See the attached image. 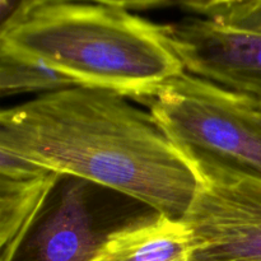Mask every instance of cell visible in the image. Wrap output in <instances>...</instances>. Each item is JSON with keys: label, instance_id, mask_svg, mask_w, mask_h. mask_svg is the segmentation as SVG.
I'll return each mask as SVG.
<instances>
[{"label": "cell", "instance_id": "6da1fadb", "mask_svg": "<svg viewBox=\"0 0 261 261\" xmlns=\"http://www.w3.org/2000/svg\"><path fill=\"white\" fill-rule=\"evenodd\" d=\"M0 149L175 219L199 186L194 161L152 115L106 89L75 86L3 110Z\"/></svg>", "mask_w": 261, "mask_h": 261}, {"label": "cell", "instance_id": "7a4b0ae2", "mask_svg": "<svg viewBox=\"0 0 261 261\" xmlns=\"http://www.w3.org/2000/svg\"><path fill=\"white\" fill-rule=\"evenodd\" d=\"M0 47L37 59L78 86L140 99L185 71L163 25L119 2H20L2 22Z\"/></svg>", "mask_w": 261, "mask_h": 261}, {"label": "cell", "instance_id": "3957f363", "mask_svg": "<svg viewBox=\"0 0 261 261\" xmlns=\"http://www.w3.org/2000/svg\"><path fill=\"white\" fill-rule=\"evenodd\" d=\"M142 99L185 153L261 177V116L247 96L184 71Z\"/></svg>", "mask_w": 261, "mask_h": 261}, {"label": "cell", "instance_id": "277c9868", "mask_svg": "<svg viewBox=\"0 0 261 261\" xmlns=\"http://www.w3.org/2000/svg\"><path fill=\"white\" fill-rule=\"evenodd\" d=\"M188 155L199 173L198 190L182 218L191 261H261V177Z\"/></svg>", "mask_w": 261, "mask_h": 261}, {"label": "cell", "instance_id": "5b68a950", "mask_svg": "<svg viewBox=\"0 0 261 261\" xmlns=\"http://www.w3.org/2000/svg\"><path fill=\"white\" fill-rule=\"evenodd\" d=\"M185 71L228 91L261 98V33L205 18L163 25Z\"/></svg>", "mask_w": 261, "mask_h": 261}, {"label": "cell", "instance_id": "8992f818", "mask_svg": "<svg viewBox=\"0 0 261 261\" xmlns=\"http://www.w3.org/2000/svg\"><path fill=\"white\" fill-rule=\"evenodd\" d=\"M96 185L61 176L14 254L7 261H91L115 229L102 227Z\"/></svg>", "mask_w": 261, "mask_h": 261}, {"label": "cell", "instance_id": "52a82bcc", "mask_svg": "<svg viewBox=\"0 0 261 261\" xmlns=\"http://www.w3.org/2000/svg\"><path fill=\"white\" fill-rule=\"evenodd\" d=\"M60 178L0 149V261L14 254Z\"/></svg>", "mask_w": 261, "mask_h": 261}, {"label": "cell", "instance_id": "ba28073f", "mask_svg": "<svg viewBox=\"0 0 261 261\" xmlns=\"http://www.w3.org/2000/svg\"><path fill=\"white\" fill-rule=\"evenodd\" d=\"M91 261H191L190 234L182 219L139 217L111 232Z\"/></svg>", "mask_w": 261, "mask_h": 261}, {"label": "cell", "instance_id": "9c48e42d", "mask_svg": "<svg viewBox=\"0 0 261 261\" xmlns=\"http://www.w3.org/2000/svg\"><path fill=\"white\" fill-rule=\"evenodd\" d=\"M78 84L37 59L0 47V92L3 96L17 93L41 94L70 88Z\"/></svg>", "mask_w": 261, "mask_h": 261}, {"label": "cell", "instance_id": "30bf717a", "mask_svg": "<svg viewBox=\"0 0 261 261\" xmlns=\"http://www.w3.org/2000/svg\"><path fill=\"white\" fill-rule=\"evenodd\" d=\"M188 12L234 30L261 33V0L182 3Z\"/></svg>", "mask_w": 261, "mask_h": 261}, {"label": "cell", "instance_id": "8fae6325", "mask_svg": "<svg viewBox=\"0 0 261 261\" xmlns=\"http://www.w3.org/2000/svg\"><path fill=\"white\" fill-rule=\"evenodd\" d=\"M249 98H250V101H251V103L254 105L255 109L259 110V111L261 112V98H251V97H249Z\"/></svg>", "mask_w": 261, "mask_h": 261}, {"label": "cell", "instance_id": "7c38bea8", "mask_svg": "<svg viewBox=\"0 0 261 261\" xmlns=\"http://www.w3.org/2000/svg\"><path fill=\"white\" fill-rule=\"evenodd\" d=\"M257 111H259V110H257ZM259 114H260V116H261V112L260 111H259Z\"/></svg>", "mask_w": 261, "mask_h": 261}]
</instances>
